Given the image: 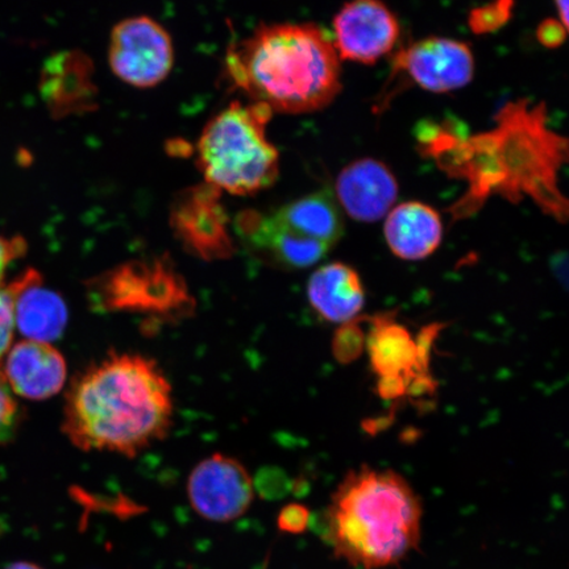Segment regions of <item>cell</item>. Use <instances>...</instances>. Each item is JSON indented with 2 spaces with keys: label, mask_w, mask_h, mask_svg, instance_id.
Masks as SVG:
<instances>
[{
  "label": "cell",
  "mask_w": 569,
  "mask_h": 569,
  "mask_svg": "<svg viewBox=\"0 0 569 569\" xmlns=\"http://www.w3.org/2000/svg\"><path fill=\"white\" fill-rule=\"evenodd\" d=\"M16 330L13 297L9 288H0V359L9 351Z\"/></svg>",
  "instance_id": "7402d4cb"
},
{
  "label": "cell",
  "mask_w": 569,
  "mask_h": 569,
  "mask_svg": "<svg viewBox=\"0 0 569 569\" xmlns=\"http://www.w3.org/2000/svg\"><path fill=\"white\" fill-rule=\"evenodd\" d=\"M422 505L410 483L390 469L361 467L346 476L323 516L333 555L360 569L401 563L421 542Z\"/></svg>",
  "instance_id": "3957f363"
},
{
  "label": "cell",
  "mask_w": 569,
  "mask_h": 569,
  "mask_svg": "<svg viewBox=\"0 0 569 569\" xmlns=\"http://www.w3.org/2000/svg\"><path fill=\"white\" fill-rule=\"evenodd\" d=\"M473 74V53L466 42L433 36L398 52L387 84L400 81L401 88L403 83L417 84L426 91L445 94L467 87Z\"/></svg>",
  "instance_id": "ba28073f"
},
{
  "label": "cell",
  "mask_w": 569,
  "mask_h": 569,
  "mask_svg": "<svg viewBox=\"0 0 569 569\" xmlns=\"http://www.w3.org/2000/svg\"><path fill=\"white\" fill-rule=\"evenodd\" d=\"M560 17V23L568 27V0H555Z\"/></svg>",
  "instance_id": "484cf974"
},
{
  "label": "cell",
  "mask_w": 569,
  "mask_h": 569,
  "mask_svg": "<svg viewBox=\"0 0 569 569\" xmlns=\"http://www.w3.org/2000/svg\"><path fill=\"white\" fill-rule=\"evenodd\" d=\"M92 293L104 310L174 316L190 306L187 284L160 260L118 267L96 281Z\"/></svg>",
  "instance_id": "5b68a950"
},
{
  "label": "cell",
  "mask_w": 569,
  "mask_h": 569,
  "mask_svg": "<svg viewBox=\"0 0 569 569\" xmlns=\"http://www.w3.org/2000/svg\"><path fill=\"white\" fill-rule=\"evenodd\" d=\"M6 569H44L39 567L38 565L30 563V561H18V563H13Z\"/></svg>",
  "instance_id": "4316f807"
},
{
  "label": "cell",
  "mask_w": 569,
  "mask_h": 569,
  "mask_svg": "<svg viewBox=\"0 0 569 569\" xmlns=\"http://www.w3.org/2000/svg\"><path fill=\"white\" fill-rule=\"evenodd\" d=\"M7 288L13 297L16 327L28 340L51 343L62 336L68 323L67 305L42 284L38 272L27 270Z\"/></svg>",
  "instance_id": "5bb4252c"
},
{
  "label": "cell",
  "mask_w": 569,
  "mask_h": 569,
  "mask_svg": "<svg viewBox=\"0 0 569 569\" xmlns=\"http://www.w3.org/2000/svg\"><path fill=\"white\" fill-rule=\"evenodd\" d=\"M224 62L232 87L273 113L323 110L341 90L337 49L312 23L262 24L233 42Z\"/></svg>",
  "instance_id": "7a4b0ae2"
},
{
  "label": "cell",
  "mask_w": 569,
  "mask_h": 569,
  "mask_svg": "<svg viewBox=\"0 0 569 569\" xmlns=\"http://www.w3.org/2000/svg\"><path fill=\"white\" fill-rule=\"evenodd\" d=\"M366 336L358 322H348L338 330L333 340V353L341 362L358 359L366 346Z\"/></svg>",
  "instance_id": "d6986e66"
},
{
  "label": "cell",
  "mask_w": 569,
  "mask_h": 569,
  "mask_svg": "<svg viewBox=\"0 0 569 569\" xmlns=\"http://www.w3.org/2000/svg\"><path fill=\"white\" fill-rule=\"evenodd\" d=\"M3 375L13 393L42 401L60 393L66 386L68 367L51 343L27 339L12 347Z\"/></svg>",
  "instance_id": "4fadbf2b"
},
{
  "label": "cell",
  "mask_w": 569,
  "mask_h": 569,
  "mask_svg": "<svg viewBox=\"0 0 569 569\" xmlns=\"http://www.w3.org/2000/svg\"><path fill=\"white\" fill-rule=\"evenodd\" d=\"M340 208L359 222L372 223L388 216L398 197V183L386 163L356 160L337 178Z\"/></svg>",
  "instance_id": "7c38bea8"
},
{
  "label": "cell",
  "mask_w": 569,
  "mask_h": 569,
  "mask_svg": "<svg viewBox=\"0 0 569 569\" xmlns=\"http://www.w3.org/2000/svg\"><path fill=\"white\" fill-rule=\"evenodd\" d=\"M308 297L318 316L333 323L351 322L366 301L360 276L341 262L320 267L311 276Z\"/></svg>",
  "instance_id": "e0dca14e"
},
{
  "label": "cell",
  "mask_w": 569,
  "mask_h": 569,
  "mask_svg": "<svg viewBox=\"0 0 569 569\" xmlns=\"http://www.w3.org/2000/svg\"><path fill=\"white\" fill-rule=\"evenodd\" d=\"M173 390L158 362L112 353L71 381L63 433L82 451L132 458L168 436Z\"/></svg>",
  "instance_id": "6da1fadb"
},
{
  "label": "cell",
  "mask_w": 569,
  "mask_h": 569,
  "mask_svg": "<svg viewBox=\"0 0 569 569\" xmlns=\"http://www.w3.org/2000/svg\"><path fill=\"white\" fill-rule=\"evenodd\" d=\"M220 191L206 187L190 189L178 199L172 211V226L181 243L204 260L229 258L232 239Z\"/></svg>",
  "instance_id": "8fae6325"
},
{
  "label": "cell",
  "mask_w": 569,
  "mask_h": 569,
  "mask_svg": "<svg viewBox=\"0 0 569 569\" xmlns=\"http://www.w3.org/2000/svg\"><path fill=\"white\" fill-rule=\"evenodd\" d=\"M333 47L340 60L373 66L400 39V21L381 0H351L333 19Z\"/></svg>",
  "instance_id": "30bf717a"
},
{
  "label": "cell",
  "mask_w": 569,
  "mask_h": 569,
  "mask_svg": "<svg viewBox=\"0 0 569 569\" xmlns=\"http://www.w3.org/2000/svg\"><path fill=\"white\" fill-rule=\"evenodd\" d=\"M187 489L196 513L217 523L243 517L254 498L253 480L247 468L222 453L199 462L189 476Z\"/></svg>",
  "instance_id": "9c48e42d"
},
{
  "label": "cell",
  "mask_w": 569,
  "mask_h": 569,
  "mask_svg": "<svg viewBox=\"0 0 569 569\" xmlns=\"http://www.w3.org/2000/svg\"><path fill=\"white\" fill-rule=\"evenodd\" d=\"M440 329V326L426 327L416 340L408 329L390 318H375L367 346L379 380L401 381L408 395L412 396H422L426 390H431L429 365L432 345Z\"/></svg>",
  "instance_id": "52a82bcc"
},
{
  "label": "cell",
  "mask_w": 569,
  "mask_h": 569,
  "mask_svg": "<svg viewBox=\"0 0 569 569\" xmlns=\"http://www.w3.org/2000/svg\"><path fill=\"white\" fill-rule=\"evenodd\" d=\"M277 222L332 248L343 234V217L330 191L310 194L272 213Z\"/></svg>",
  "instance_id": "ac0fdd59"
},
{
  "label": "cell",
  "mask_w": 569,
  "mask_h": 569,
  "mask_svg": "<svg viewBox=\"0 0 569 569\" xmlns=\"http://www.w3.org/2000/svg\"><path fill=\"white\" fill-rule=\"evenodd\" d=\"M20 411L7 383L3 371H0V443L9 442L19 423Z\"/></svg>",
  "instance_id": "44dd1931"
},
{
  "label": "cell",
  "mask_w": 569,
  "mask_h": 569,
  "mask_svg": "<svg viewBox=\"0 0 569 569\" xmlns=\"http://www.w3.org/2000/svg\"><path fill=\"white\" fill-rule=\"evenodd\" d=\"M273 111L260 103L232 102L204 126L197 162L206 183L233 196L266 190L280 174V154L267 138Z\"/></svg>",
  "instance_id": "277c9868"
},
{
  "label": "cell",
  "mask_w": 569,
  "mask_h": 569,
  "mask_svg": "<svg viewBox=\"0 0 569 569\" xmlns=\"http://www.w3.org/2000/svg\"><path fill=\"white\" fill-rule=\"evenodd\" d=\"M387 243L398 258L417 261L429 258L442 243L443 224L438 211L421 202H405L388 213Z\"/></svg>",
  "instance_id": "2e32d148"
},
{
  "label": "cell",
  "mask_w": 569,
  "mask_h": 569,
  "mask_svg": "<svg viewBox=\"0 0 569 569\" xmlns=\"http://www.w3.org/2000/svg\"><path fill=\"white\" fill-rule=\"evenodd\" d=\"M238 230L259 252L274 264L302 269L317 264L330 247L320 241L302 237L277 222L273 216L262 217L256 212L241 213Z\"/></svg>",
  "instance_id": "9a60e30c"
},
{
  "label": "cell",
  "mask_w": 569,
  "mask_h": 569,
  "mask_svg": "<svg viewBox=\"0 0 569 569\" xmlns=\"http://www.w3.org/2000/svg\"><path fill=\"white\" fill-rule=\"evenodd\" d=\"M109 62L113 74L130 87H158L174 66L172 38L152 18H128L113 27Z\"/></svg>",
  "instance_id": "8992f818"
},
{
  "label": "cell",
  "mask_w": 569,
  "mask_h": 569,
  "mask_svg": "<svg viewBox=\"0 0 569 569\" xmlns=\"http://www.w3.org/2000/svg\"><path fill=\"white\" fill-rule=\"evenodd\" d=\"M538 40L543 46L549 48H557L563 44L567 38V28L560 23L559 20H545L542 24L538 27Z\"/></svg>",
  "instance_id": "d4e9b609"
},
{
  "label": "cell",
  "mask_w": 569,
  "mask_h": 569,
  "mask_svg": "<svg viewBox=\"0 0 569 569\" xmlns=\"http://www.w3.org/2000/svg\"><path fill=\"white\" fill-rule=\"evenodd\" d=\"M26 248L27 244L23 238L10 239L0 234V284H2L7 268L26 252Z\"/></svg>",
  "instance_id": "cb8c5ba5"
},
{
  "label": "cell",
  "mask_w": 569,
  "mask_h": 569,
  "mask_svg": "<svg viewBox=\"0 0 569 569\" xmlns=\"http://www.w3.org/2000/svg\"><path fill=\"white\" fill-rule=\"evenodd\" d=\"M513 6V0H497L495 3L483 6L482 9L476 10L471 16L472 30L476 33L497 30L505 21L508 20Z\"/></svg>",
  "instance_id": "ffe728a7"
},
{
  "label": "cell",
  "mask_w": 569,
  "mask_h": 569,
  "mask_svg": "<svg viewBox=\"0 0 569 569\" xmlns=\"http://www.w3.org/2000/svg\"><path fill=\"white\" fill-rule=\"evenodd\" d=\"M310 511L301 503H289L277 517V526L283 532L301 533L309 528Z\"/></svg>",
  "instance_id": "603a6c76"
}]
</instances>
